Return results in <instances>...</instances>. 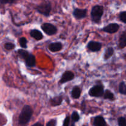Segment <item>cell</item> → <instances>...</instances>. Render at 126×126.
I'll use <instances>...</instances> for the list:
<instances>
[{
	"label": "cell",
	"instance_id": "4316f807",
	"mask_svg": "<svg viewBox=\"0 0 126 126\" xmlns=\"http://www.w3.org/2000/svg\"><path fill=\"white\" fill-rule=\"evenodd\" d=\"M57 121L55 119H52V120L49 121L47 124L46 126H56Z\"/></svg>",
	"mask_w": 126,
	"mask_h": 126
},
{
	"label": "cell",
	"instance_id": "7a4b0ae2",
	"mask_svg": "<svg viewBox=\"0 0 126 126\" xmlns=\"http://www.w3.org/2000/svg\"><path fill=\"white\" fill-rule=\"evenodd\" d=\"M104 9L103 7L99 5L94 6L91 10V18L94 23H98L101 20L102 17L103 16Z\"/></svg>",
	"mask_w": 126,
	"mask_h": 126
},
{
	"label": "cell",
	"instance_id": "3957f363",
	"mask_svg": "<svg viewBox=\"0 0 126 126\" xmlns=\"http://www.w3.org/2000/svg\"><path fill=\"white\" fill-rule=\"evenodd\" d=\"M52 9L51 4L49 1H44L36 7V10L42 15L48 17Z\"/></svg>",
	"mask_w": 126,
	"mask_h": 126
},
{
	"label": "cell",
	"instance_id": "2e32d148",
	"mask_svg": "<svg viewBox=\"0 0 126 126\" xmlns=\"http://www.w3.org/2000/svg\"><path fill=\"white\" fill-rule=\"evenodd\" d=\"M119 47L123 49L126 47V32H123L119 38Z\"/></svg>",
	"mask_w": 126,
	"mask_h": 126
},
{
	"label": "cell",
	"instance_id": "d6986e66",
	"mask_svg": "<svg viewBox=\"0 0 126 126\" xmlns=\"http://www.w3.org/2000/svg\"><path fill=\"white\" fill-rule=\"evenodd\" d=\"M18 53L20 55V56L23 58V59H25V60L28 57V56L30 54L27 50H24V49H20V50H18Z\"/></svg>",
	"mask_w": 126,
	"mask_h": 126
},
{
	"label": "cell",
	"instance_id": "f1b7e54d",
	"mask_svg": "<svg viewBox=\"0 0 126 126\" xmlns=\"http://www.w3.org/2000/svg\"><path fill=\"white\" fill-rule=\"evenodd\" d=\"M32 126H43V125L42 124H41V123H36V124H33V125Z\"/></svg>",
	"mask_w": 126,
	"mask_h": 126
},
{
	"label": "cell",
	"instance_id": "83f0119b",
	"mask_svg": "<svg viewBox=\"0 0 126 126\" xmlns=\"http://www.w3.org/2000/svg\"><path fill=\"white\" fill-rule=\"evenodd\" d=\"M70 121V118L69 116H66L63 121V126H69Z\"/></svg>",
	"mask_w": 126,
	"mask_h": 126
},
{
	"label": "cell",
	"instance_id": "277c9868",
	"mask_svg": "<svg viewBox=\"0 0 126 126\" xmlns=\"http://www.w3.org/2000/svg\"><path fill=\"white\" fill-rule=\"evenodd\" d=\"M104 92V89L102 85H95L91 87L89 94L91 97H103Z\"/></svg>",
	"mask_w": 126,
	"mask_h": 126
},
{
	"label": "cell",
	"instance_id": "30bf717a",
	"mask_svg": "<svg viewBox=\"0 0 126 126\" xmlns=\"http://www.w3.org/2000/svg\"><path fill=\"white\" fill-rule=\"evenodd\" d=\"M49 50L51 52H58L62 49V44L60 42H55V43H50L48 46Z\"/></svg>",
	"mask_w": 126,
	"mask_h": 126
},
{
	"label": "cell",
	"instance_id": "7402d4cb",
	"mask_svg": "<svg viewBox=\"0 0 126 126\" xmlns=\"http://www.w3.org/2000/svg\"><path fill=\"white\" fill-rule=\"evenodd\" d=\"M71 119H72L73 123L78 121L80 119L79 115V114L76 111H73L72 114H71Z\"/></svg>",
	"mask_w": 126,
	"mask_h": 126
},
{
	"label": "cell",
	"instance_id": "44dd1931",
	"mask_svg": "<svg viewBox=\"0 0 126 126\" xmlns=\"http://www.w3.org/2000/svg\"><path fill=\"white\" fill-rule=\"evenodd\" d=\"M19 43L23 49H26L27 47V40L24 37H22L19 39Z\"/></svg>",
	"mask_w": 126,
	"mask_h": 126
},
{
	"label": "cell",
	"instance_id": "5bb4252c",
	"mask_svg": "<svg viewBox=\"0 0 126 126\" xmlns=\"http://www.w3.org/2000/svg\"><path fill=\"white\" fill-rule=\"evenodd\" d=\"M81 91L79 87H78V86H75V87H73V89H72V91H71V96L75 99H78L81 96Z\"/></svg>",
	"mask_w": 126,
	"mask_h": 126
},
{
	"label": "cell",
	"instance_id": "7c38bea8",
	"mask_svg": "<svg viewBox=\"0 0 126 126\" xmlns=\"http://www.w3.org/2000/svg\"><path fill=\"white\" fill-rule=\"evenodd\" d=\"M94 125L95 126H105L106 121L104 118L101 116H97L94 118Z\"/></svg>",
	"mask_w": 126,
	"mask_h": 126
},
{
	"label": "cell",
	"instance_id": "484cf974",
	"mask_svg": "<svg viewBox=\"0 0 126 126\" xmlns=\"http://www.w3.org/2000/svg\"><path fill=\"white\" fill-rule=\"evenodd\" d=\"M16 0H0V2L2 4H12L16 1Z\"/></svg>",
	"mask_w": 126,
	"mask_h": 126
},
{
	"label": "cell",
	"instance_id": "d4e9b609",
	"mask_svg": "<svg viewBox=\"0 0 126 126\" xmlns=\"http://www.w3.org/2000/svg\"><path fill=\"white\" fill-rule=\"evenodd\" d=\"M118 126H126V119L123 117H121L118 119Z\"/></svg>",
	"mask_w": 126,
	"mask_h": 126
},
{
	"label": "cell",
	"instance_id": "8992f818",
	"mask_svg": "<svg viewBox=\"0 0 126 126\" xmlns=\"http://www.w3.org/2000/svg\"><path fill=\"white\" fill-rule=\"evenodd\" d=\"M119 28V25L118 23H110L107 26L103 28V31L107 33H110V34H113V33H116L118 31Z\"/></svg>",
	"mask_w": 126,
	"mask_h": 126
},
{
	"label": "cell",
	"instance_id": "ba28073f",
	"mask_svg": "<svg viewBox=\"0 0 126 126\" xmlns=\"http://www.w3.org/2000/svg\"><path fill=\"white\" fill-rule=\"evenodd\" d=\"M73 14L76 19H82V18H85L87 16V10L76 8L74 10Z\"/></svg>",
	"mask_w": 126,
	"mask_h": 126
},
{
	"label": "cell",
	"instance_id": "9a60e30c",
	"mask_svg": "<svg viewBox=\"0 0 126 126\" xmlns=\"http://www.w3.org/2000/svg\"><path fill=\"white\" fill-rule=\"evenodd\" d=\"M62 100V97L61 96H58V97H55L50 99V102L52 106L55 107V106H59L61 105Z\"/></svg>",
	"mask_w": 126,
	"mask_h": 126
},
{
	"label": "cell",
	"instance_id": "cb8c5ba5",
	"mask_svg": "<svg viewBox=\"0 0 126 126\" xmlns=\"http://www.w3.org/2000/svg\"><path fill=\"white\" fill-rule=\"evenodd\" d=\"M119 18L121 22L126 23V11H123V12H121L119 14Z\"/></svg>",
	"mask_w": 126,
	"mask_h": 126
},
{
	"label": "cell",
	"instance_id": "ffe728a7",
	"mask_svg": "<svg viewBox=\"0 0 126 126\" xmlns=\"http://www.w3.org/2000/svg\"><path fill=\"white\" fill-rule=\"evenodd\" d=\"M119 91L122 94L126 95V85L124 82H121L119 84Z\"/></svg>",
	"mask_w": 126,
	"mask_h": 126
},
{
	"label": "cell",
	"instance_id": "4fadbf2b",
	"mask_svg": "<svg viewBox=\"0 0 126 126\" xmlns=\"http://www.w3.org/2000/svg\"><path fill=\"white\" fill-rule=\"evenodd\" d=\"M30 35L36 40H41L43 38V35L40 31L38 30H32L30 31Z\"/></svg>",
	"mask_w": 126,
	"mask_h": 126
},
{
	"label": "cell",
	"instance_id": "8fae6325",
	"mask_svg": "<svg viewBox=\"0 0 126 126\" xmlns=\"http://www.w3.org/2000/svg\"><path fill=\"white\" fill-rule=\"evenodd\" d=\"M26 65L28 67H33L35 66L36 64V59L35 57L32 54H29L28 57L25 60Z\"/></svg>",
	"mask_w": 126,
	"mask_h": 126
},
{
	"label": "cell",
	"instance_id": "6da1fadb",
	"mask_svg": "<svg viewBox=\"0 0 126 126\" xmlns=\"http://www.w3.org/2000/svg\"><path fill=\"white\" fill-rule=\"evenodd\" d=\"M33 115V110L29 105H25L22 108V110L18 117V123L20 126H23L28 124Z\"/></svg>",
	"mask_w": 126,
	"mask_h": 126
},
{
	"label": "cell",
	"instance_id": "5b68a950",
	"mask_svg": "<svg viewBox=\"0 0 126 126\" xmlns=\"http://www.w3.org/2000/svg\"><path fill=\"white\" fill-rule=\"evenodd\" d=\"M43 32L49 36L54 35L57 32V28L54 25L49 23H44L41 25Z\"/></svg>",
	"mask_w": 126,
	"mask_h": 126
},
{
	"label": "cell",
	"instance_id": "e0dca14e",
	"mask_svg": "<svg viewBox=\"0 0 126 126\" xmlns=\"http://www.w3.org/2000/svg\"><path fill=\"white\" fill-rule=\"evenodd\" d=\"M114 49L113 47H108L106 49L104 54V59L105 60H108L109 59L112 55L114 54Z\"/></svg>",
	"mask_w": 126,
	"mask_h": 126
},
{
	"label": "cell",
	"instance_id": "9c48e42d",
	"mask_svg": "<svg viewBox=\"0 0 126 126\" xmlns=\"http://www.w3.org/2000/svg\"><path fill=\"white\" fill-rule=\"evenodd\" d=\"M87 48L92 52H98L102 48V44L98 42L90 41L87 44Z\"/></svg>",
	"mask_w": 126,
	"mask_h": 126
},
{
	"label": "cell",
	"instance_id": "ac0fdd59",
	"mask_svg": "<svg viewBox=\"0 0 126 126\" xmlns=\"http://www.w3.org/2000/svg\"><path fill=\"white\" fill-rule=\"evenodd\" d=\"M103 98L105 99H108L110 100H114L115 99L114 94L109 90H106L105 91L104 94H103Z\"/></svg>",
	"mask_w": 126,
	"mask_h": 126
},
{
	"label": "cell",
	"instance_id": "603a6c76",
	"mask_svg": "<svg viewBox=\"0 0 126 126\" xmlns=\"http://www.w3.org/2000/svg\"><path fill=\"white\" fill-rule=\"evenodd\" d=\"M15 47H16L15 44L11 43H7L4 45L5 49H7V50H12V49H14Z\"/></svg>",
	"mask_w": 126,
	"mask_h": 126
},
{
	"label": "cell",
	"instance_id": "52a82bcc",
	"mask_svg": "<svg viewBox=\"0 0 126 126\" xmlns=\"http://www.w3.org/2000/svg\"><path fill=\"white\" fill-rule=\"evenodd\" d=\"M74 78H75V75L73 73L70 71H66L64 72L62 76L60 82L61 84L66 83V82H68V81L73 79Z\"/></svg>",
	"mask_w": 126,
	"mask_h": 126
}]
</instances>
